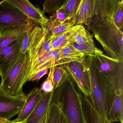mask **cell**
Returning <instances> with one entry per match:
<instances>
[{
    "label": "cell",
    "instance_id": "836d02e7",
    "mask_svg": "<svg viewBox=\"0 0 123 123\" xmlns=\"http://www.w3.org/2000/svg\"><path fill=\"white\" fill-rule=\"evenodd\" d=\"M9 120H6V119H4V118H2L0 117V123H3V122H6L8 121Z\"/></svg>",
    "mask_w": 123,
    "mask_h": 123
},
{
    "label": "cell",
    "instance_id": "7c38bea8",
    "mask_svg": "<svg viewBox=\"0 0 123 123\" xmlns=\"http://www.w3.org/2000/svg\"><path fill=\"white\" fill-rule=\"evenodd\" d=\"M17 8L31 20L44 26L48 18L39 8L35 7L29 0H5Z\"/></svg>",
    "mask_w": 123,
    "mask_h": 123
},
{
    "label": "cell",
    "instance_id": "f546056e",
    "mask_svg": "<svg viewBox=\"0 0 123 123\" xmlns=\"http://www.w3.org/2000/svg\"><path fill=\"white\" fill-rule=\"evenodd\" d=\"M41 50L44 52L46 53L50 52L53 50L52 47L50 44L49 41L47 39L46 37L45 40L41 48Z\"/></svg>",
    "mask_w": 123,
    "mask_h": 123
},
{
    "label": "cell",
    "instance_id": "d6a6232c",
    "mask_svg": "<svg viewBox=\"0 0 123 123\" xmlns=\"http://www.w3.org/2000/svg\"><path fill=\"white\" fill-rule=\"evenodd\" d=\"M46 117H47V113H46L45 115L44 116L43 119L42 120V121H41V123H46Z\"/></svg>",
    "mask_w": 123,
    "mask_h": 123
},
{
    "label": "cell",
    "instance_id": "ffe728a7",
    "mask_svg": "<svg viewBox=\"0 0 123 123\" xmlns=\"http://www.w3.org/2000/svg\"><path fill=\"white\" fill-rule=\"evenodd\" d=\"M60 53L63 57L73 61H83L86 57L71 44L61 49Z\"/></svg>",
    "mask_w": 123,
    "mask_h": 123
},
{
    "label": "cell",
    "instance_id": "d6986e66",
    "mask_svg": "<svg viewBox=\"0 0 123 123\" xmlns=\"http://www.w3.org/2000/svg\"><path fill=\"white\" fill-rule=\"evenodd\" d=\"M70 30L62 34L52 35L49 37H47L46 35L47 39L49 41L53 50L61 49L71 43L69 38Z\"/></svg>",
    "mask_w": 123,
    "mask_h": 123
},
{
    "label": "cell",
    "instance_id": "83f0119b",
    "mask_svg": "<svg viewBox=\"0 0 123 123\" xmlns=\"http://www.w3.org/2000/svg\"><path fill=\"white\" fill-rule=\"evenodd\" d=\"M52 16L50 17L49 19L55 20L58 21L63 22L69 18L68 15L64 9L60 8L53 12Z\"/></svg>",
    "mask_w": 123,
    "mask_h": 123
},
{
    "label": "cell",
    "instance_id": "4316f807",
    "mask_svg": "<svg viewBox=\"0 0 123 123\" xmlns=\"http://www.w3.org/2000/svg\"><path fill=\"white\" fill-rule=\"evenodd\" d=\"M123 0H122L118 4L113 16V20L116 25L122 31L123 29Z\"/></svg>",
    "mask_w": 123,
    "mask_h": 123
},
{
    "label": "cell",
    "instance_id": "3957f363",
    "mask_svg": "<svg viewBox=\"0 0 123 123\" xmlns=\"http://www.w3.org/2000/svg\"><path fill=\"white\" fill-rule=\"evenodd\" d=\"M90 71L92 87V95L95 102L102 116L105 120L107 106L115 95L118 86L108 79L97 69L93 57H87L85 59Z\"/></svg>",
    "mask_w": 123,
    "mask_h": 123
},
{
    "label": "cell",
    "instance_id": "e575fe53",
    "mask_svg": "<svg viewBox=\"0 0 123 123\" xmlns=\"http://www.w3.org/2000/svg\"><path fill=\"white\" fill-rule=\"evenodd\" d=\"M1 76V74L0 72V76Z\"/></svg>",
    "mask_w": 123,
    "mask_h": 123
},
{
    "label": "cell",
    "instance_id": "f1b7e54d",
    "mask_svg": "<svg viewBox=\"0 0 123 123\" xmlns=\"http://www.w3.org/2000/svg\"><path fill=\"white\" fill-rule=\"evenodd\" d=\"M48 69H46L40 71L38 73L34 75V76L29 78L27 80V81H32L33 82L36 81L38 82L42 77L47 74L48 72Z\"/></svg>",
    "mask_w": 123,
    "mask_h": 123
},
{
    "label": "cell",
    "instance_id": "7402d4cb",
    "mask_svg": "<svg viewBox=\"0 0 123 123\" xmlns=\"http://www.w3.org/2000/svg\"><path fill=\"white\" fill-rule=\"evenodd\" d=\"M77 50L86 57H95L103 54V52L96 46H91L73 42L71 43Z\"/></svg>",
    "mask_w": 123,
    "mask_h": 123
},
{
    "label": "cell",
    "instance_id": "8992f818",
    "mask_svg": "<svg viewBox=\"0 0 123 123\" xmlns=\"http://www.w3.org/2000/svg\"><path fill=\"white\" fill-rule=\"evenodd\" d=\"M85 59L69 62L65 67L81 93L89 96L92 94V87L90 71Z\"/></svg>",
    "mask_w": 123,
    "mask_h": 123
},
{
    "label": "cell",
    "instance_id": "e0dca14e",
    "mask_svg": "<svg viewBox=\"0 0 123 123\" xmlns=\"http://www.w3.org/2000/svg\"><path fill=\"white\" fill-rule=\"evenodd\" d=\"M75 17L68 19L63 22L51 20L48 18L44 26L46 29L47 36L49 37L66 32L75 26Z\"/></svg>",
    "mask_w": 123,
    "mask_h": 123
},
{
    "label": "cell",
    "instance_id": "cb8c5ba5",
    "mask_svg": "<svg viewBox=\"0 0 123 123\" xmlns=\"http://www.w3.org/2000/svg\"><path fill=\"white\" fill-rule=\"evenodd\" d=\"M68 0H45L43 4V10L42 12L45 13H53L60 8Z\"/></svg>",
    "mask_w": 123,
    "mask_h": 123
},
{
    "label": "cell",
    "instance_id": "d4e9b609",
    "mask_svg": "<svg viewBox=\"0 0 123 123\" xmlns=\"http://www.w3.org/2000/svg\"><path fill=\"white\" fill-rule=\"evenodd\" d=\"M82 0H68L61 6L68 15L69 18L75 17Z\"/></svg>",
    "mask_w": 123,
    "mask_h": 123
},
{
    "label": "cell",
    "instance_id": "6da1fadb",
    "mask_svg": "<svg viewBox=\"0 0 123 123\" xmlns=\"http://www.w3.org/2000/svg\"><path fill=\"white\" fill-rule=\"evenodd\" d=\"M122 0H95L93 11L86 25L108 56L123 59V33L116 25L113 16Z\"/></svg>",
    "mask_w": 123,
    "mask_h": 123
},
{
    "label": "cell",
    "instance_id": "7a4b0ae2",
    "mask_svg": "<svg viewBox=\"0 0 123 123\" xmlns=\"http://www.w3.org/2000/svg\"><path fill=\"white\" fill-rule=\"evenodd\" d=\"M81 94L69 74L66 81L54 90L51 101L58 105L70 123H86Z\"/></svg>",
    "mask_w": 123,
    "mask_h": 123
},
{
    "label": "cell",
    "instance_id": "52a82bcc",
    "mask_svg": "<svg viewBox=\"0 0 123 123\" xmlns=\"http://www.w3.org/2000/svg\"><path fill=\"white\" fill-rule=\"evenodd\" d=\"M71 62L73 61L61 56L60 49L54 50L46 53L41 51L40 49L38 55L32 60L28 79L42 70L49 69L52 67L64 65Z\"/></svg>",
    "mask_w": 123,
    "mask_h": 123
},
{
    "label": "cell",
    "instance_id": "5b68a950",
    "mask_svg": "<svg viewBox=\"0 0 123 123\" xmlns=\"http://www.w3.org/2000/svg\"><path fill=\"white\" fill-rule=\"evenodd\" d=\"M93 57L98 71L118 86L123 87V60L114 59L104 54Z\"/></svg>",
    "mask_w": 123,
    "mask_h": 123
},
{
    "label": "cell",
    "instance_id": "ac0fdd59",
    "mask_svg": "<svg viewBox=\"0 0 123 123\" xmlns=\"http://www.w3.org/2000/svg\"><path fill=\"white\" fill-rule=\"evenodd\" d=\"M95 0H82L75 16V25L85 24L90 18Z\"/></svg>",
    "mask_w": 123,
    "mask_h": 123
},
{
    "label": "cell",
    "instance_id": "8fae6325",
    "mask_svg": "<svg viewBox=\"0 0 123 123\" xmlns=\"http://www.w3.org/2000/svg\"><path fill=\"white\" fill-rule=\"evenodd\" d=\"M37 24L33 21L26 25L14 26L0 29V48L14 41L23 39Z\"/></svg>",
    "mask_w": 123,
    "mask_h": 123
},
{
    "label": "cell",
    "instance_id": "44dd1931",
    "mask_svg": "<svg viewBox=\"0 0 123 123\" xmlns=\"http://www.w3.org/2000/svg\"><path fill=\"white\" fill-rule=\"evenodd\" d=\"M68 74L65 64L55 67L53 72L54 89L60 86L66 81Z\"/></svg>",
    "mask_w": 123,
    "mask_h": 123
},
{
    "label": "cell",
    "instance_id": "ba28073f",
    "mask_svg": "<svg viewBox=\"0 0 123 123\" xmlns=\"http://www.w3.org/2000/svg\"><path fill=\"white\" fill-rule=\"evenodd\" d=\"M32 21L17 8L5 0L0 2V29L26 25Z\"/></svg>",
    "mask_w": 123,
    "mask_h": 123
},
{
    "label": "cell",
    "instance_id": "9a60e30c",
    "mask_svg": "<svg viewBox=\"0 0 123 123\" xmlns=\"http://www.w3.org/2000/svg\"><path fill=\"white\" fill-rule=\"evenodd\" d=\"M54 90L52 92L45 93L42 98L25 123H40L47 113L53 95Z\"/></svg>",
    "mask_w": 123,
    "mask_h": 123
},
{
    "label": "cell",
    "instance_id": "4dcf8cb0",
    "mask_svg": "<svg viewBox=\"0 0 123 123\" xmlns=\"http://www.w3.org/2000/svg\"><path fill=\"white\" fill-rule=\"evenodd\" d=\"M59 123H70L68 121V120L66 119L65 116L62 113V112L61 111L60 113Z\"/></svg>",
    "mask_w": 123,
    "mask_h": 123
},
{
    "label": "cell",
    "instance_id": "1f68e13d",
    "mask_svg": "<svg viewBox=\"0 0 123 123\" xmlns=\"http://www.w3.org/2000/svg\"><path fill=\"white\" fill-rule=\"evenodd\" d=\"M25 123L24 122H15L14 121H10L9 120L8 121H6V122H3V123Z\"/></svg>",
    "mask_w": 123,
    "mask_h": 123
},
{
    "label": "cell",
    "instance_id": "5bb4252c",
    "mask_svg": "<svg viewBox=\"0 0 123 123\" xmlns=\"http://www.w3.org/2000/svg\"><path fill=\"white\" fill-rule=\"evenodd\" d=\"M45 92H43L40 88H34L29 93L26 95V102L17 118L13 120L15 122L24 121L38 105Z\"/></svg>",
    "mask_w": 123,
    "mask_h": 123
},
{
    "label": "cell",
    "instance_id": "277c9868",
    "mask_svg": "<svg viewBox=\"0 0 123 123\" xmlns=\"http://www.w3.org/2000/svg\"><path fill=\"white\" fill-rule=\"evenodd\" d=\"M31 59L28 53H21L18 59L7 74L1 77L0 88L15 97H25L22 87L27 81L31 70Z\"/></svg>",
    "mask_w": 123,
    "mask_h": 123
},
{
    "label": "cell",
    "instance_id": "9c48e42d",
    "mask_svg": "<svg viewBox=\"0 0 123 123\" xmlns=\"http://www.w3.org/2000/svg\"><path fill=\"white\" fill-rule=\"evenodd\" d=\"M26 102V97H15L0 88V117L9 120L18 115Z\"/></svg>",
    "mask_w": 123,
    "mask_h": 123
},
{
    "label": "cell",
    "instance_id": "484cf974",
    "mask_svg": "<svg viewBox=\"0 0 123 123\" xmlns=\"http://www.w3.org/2000/svg\"><path fill=\"white\" fill-rule=\"evenodd\" d=\"M55 67H52L50 68V72L47 78L41 85L40 89L45 93L52 92L54 90L53 72Z\"/></svg>",
    "mask_w": 123,
    "mask_h": 123
},
{
    "label": "cell",
    "instance_id": "603a6c76",
    "mask_svg": "<svg viewBox=\"0 0 123 123\" xmlns=\"http://www.w3.org/2000/svg\"><path fill=\"white\" fill-rule=\"evenodd\" d=\"M60 113L59 107L51 101L47 111L46 123H59Z\"/></svg>",
    "mask_w": 123,
    "mask_h": 123
},
{
    "label": "cell",
    "instance_id": "4fadbf2b",
    "mask_svg": "<svg viewBox=\"0 0 123 123\" xmlns=\"http://www.w3.org/2000/svg\"><path fill=\"white\" fill-rule=\"evenodd\" d=\"M82 107L86 123H110L102 116L92 94L86 96L81 94Z\"/></svg>",
    "mask_w": 123,
    "mask_h": 123
},
{
    "label": "cell",
    "instance_id": "2e32d148",
    "mask_svg": "<svg viewBox=\"0 0 123 123\" xmlns=\"http://www.w3.org/2000/svg\"><path fill=\"white\" fill-rule=\"evenodd\" d=\"M69 38L71 43L95 46L92 35L82 25H75L70 30Z\"/></svg>",
    "mask_w": 123,
    "mask_h": 123
},
{
    "label": "cell",
    "instance_id": "30bf717a",
    "mask_svg": "<svg viewBox=\"0 0 123 123\" xmlns=\"http://www.w3.org/2000/svg\"><path fill=\"white\" fill-rule=\"evenodd\" d=\"M23 38L12 42L0 48V72L1 77L7 74L20 55Z\"/></svg>",
    "mask_w": 123,
    "mask_h": 123
}]
</instances>
